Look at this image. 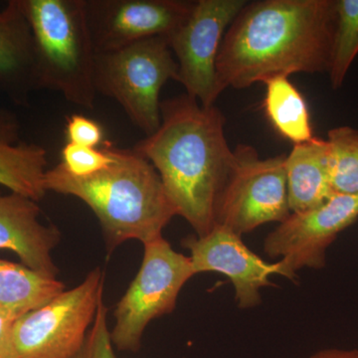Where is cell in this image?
I'll return each instance as SVG.
<instances>
[{"instance_id":"obj_1","label":"cell","mask_w":358,"mask_h":358,"mask_svg":"<svg viewBox=\"0 0 358 358\" xmlns=\"http://www.w3.org/2000/svg\"><path fill=\"white\" fill-rule=\"evenodd\" d=\"M336 0L249 2L229 26L216 72L222 91L294 73H329Z\"/></svg>"},{"instance_id":"obj_2","label":"cell","mask_w":358,"mask_h":358,"mask_svg":"<svg viewBox=\"0 0 358 358\" xmlns=\"http://www.w3.org/2000/svg\"><path fill=\"white\" fill-rule=\"evenodd\" d=\"M160 115L159 129L133 148L157 169L176 215L205 236L215 226L216 203L234 159L225 117L186 93L162 101Z\"/></svg>"},{"instance_id":"obj_3","label":"cell","mask_w":358,"mask_h":358,"mask_svg":"<svg viewBox=\"0 0 358 358\" xmlns=\"http://www.w3.org/2000/svg\"><path fill=\"white\" fill-rule=\"evenodd\" d=\"M113 157L109 166L87 178H75L60 164L47 171V192L77 197L98 218L108 253L136 239L143 244L162 237L176 215L155 166L134 148L105 141Z\"/></svg>"},{"instance_id":"obj_4","label":"cell","mask_w":358,"mask_h":358,"mask_svg":"<svg viewBox=\"0 0 358 358\" xmlns=\"http://www.w3.org/2000/svg\"><path fill=\"white\" fill-rule=\"evenodd\" d=\"M34 43L39 89L93 110L96 52L83 0H20Z\"/></svg>"},{"instance_id":"obj_5","label":"cell","mask_w":358,"mask_h":358,"mask_svg":"<svg viewBox=\"0 0 358 358\" xmlns=\"http://www.w3.org/2000/svg\"><path fill=\"white\" fill-rule=\"evenodd\" d=\"M178 64L169 39L141 40L107 53L96 54L94 85L96 94L114 99L145 136L162 122L159 95L169 80L178 82Z\"/></svg>"},{"instance_id":"obj_6","label":"cell","mask_w":358,"mask_h":358,"mask_svg":"<svg viewBox=\"0 0 358 358\" xmlns=\"http://www.w3.org/2000/svg\"><path fill=\"white\" fill-rule=\"evenodd\" d=\"M143 246L140 271L115 307L110 331L113 345L121 352L140 350L148 324L176 310L179 293L196 275L190 257L174 251L164 237Z\"/></svg>"},{"instance_id":"obj_7","label":"cell","mask_w":358,"mask_h":358,"mask_svg":"<svg viewBox=\"0 0 358 358\" xmlns=\"http://www.w3.org/2000/svg\"><path fill=\"white\" fill-rule=\"evenodd\" d=\"M215 207V225L242 236L292 213L287 187L286 155L260 159L255 148L239 145Z\"/></svg>"},{"instance_id":"obj_8","label":"cell","mask_w":358,"mask_h":358,"mask_svg":"<svg viewBox=\"0 0 358 358\" xmlns=\"http://www.w3.org/2000/svg\"><path fill=\"white\" fill-rule=\"evenodd\" d=\"M105 274L94 268L83 282L14 320L18 358H72L83 345L103 300Z\"/></svg>"},{"instance_id":"obj_9","label":"cell","mask_w":358,"mask_h":358,"mask_svg":"<svg viewBox=\"0 0 358 358\" xmlns=\"http://www.w3.org/2000/svg\"><path fill=\"white\" fill-rule=\"evenodd\" d=\"M248 3L246 0H199L192 13L169 37L178 64V82L186 94L205 108L215 106L222 93L216 61L224 35Z\"/></svg>"},{"instance_id":"obj_10","label":"cell","mask_w":358,"mask_h":358,"mask_svg":"<svg viewBox=\"0 0 358 358\" xmlns=\"http://www.w3.org/2000/svg\"><path fill=\"white\" fill-rule=\"evenodd\" d=\"M357 219L358 195L336 193L319 206L292 212L266 237L264 251L280 258L285 278L294 281L301 268L326 267L327 249Z\"/></svg>"},{"instance_id":"obj_11","label":"cell","mask_w":358,"mask_h":358,"mask_svg":"<svg viewBox=\"0 0 358 358\" xmlns=\"http://www.w3.org/2000/svg\"><path fill=\"white\" fill-rule=\"evenodd\" d=\"M96 54L107 53L152 37L169 38L185 22L195 1L83 0Z\"/></svg>"},{"instance_id":"obj_12","label":"cell","mask_w":358,"mask_h":358,"mask_svg":"<svg viewBox=\"0 0 358 358\" xmlns=\"http://www.w3.org/2000/svg\"><path fill=\"white\" fill-rule=\"evenodd\" d=\"M190 251L196 274L217 272L230 280L240 308H255L262 303L260 289L272 286L270 277H285L282 261L267 262L245 245L242 236L215 225L205 236H188L181 242Z\"/></svg>"},{"instance_id":"obj_13","label":"cell","mask_w":358,"mask_h":358,"mask_svg":"<svg viewBox=\"0 0 358 358\" xmlns=\"http://www.w3.org/2000/svg\"><path fill=\"white\" fill-rule=\"evenodd\" d=\"M40 212L35 200L14 192L0 194V250L13 252L26 267L56 278L59 271L51 252L61 235L56 226L40 222Z\"/></svg>"},{"instance_id":"obj_14","label":"cell","mask_w":358,"mask_h":358,"mask_svg":"<svg viewBox=\"0 0 358 358\" xmlns=\"http://www.w3.org/2000/svg\"><path fill=\"white\" fill-rule=\"evenodd\" d=\"M0 86L20 105L39 89L31 28L20 0L0 11Z\"/></svg>"},{"instance_id":"obj_15","label":"cell","mask_w":358,"mask_h":358,"mask_svg":"<svg viewBox=\"0 0 358 358\" xmlns=\"http://www.w3.org/2000/svg\"><path fill=\"white\" fill-rule=\"evenodd\" d=\"M329 141L313 138L294 145L287 155L286 174L291 212H301L324 203L334 194Z\"/></svg>"},{"instance_id":"obj_16","label":"cell","mask_w":358,"mask_h":358,"mask_svg":"<svg viewBox=\"0 0 358 358\" xmlns=\"http://www.w3.org/2000/svg\"><path fill=\"white\" fill-rule=\"evenodd\" d=\"M64 291V282L55 277L0 259V313L7 317L17 320Z\"/></svg>"},{"instance_id":"obj_17","label":"cell","mask_w":358,"mask_h":358,"mask_svg":"<svg viewBox=\"0 0 358 358\" xmlns=\"http://www.w3.org/2000/svg\"><path fill=\"white\" fill-rule=\"evenodd\" d=\"M47 152L35 143L0 141V185L38 202L46 194Z\"/></svg>"},{"instance_id":"obj_18","label":"cell","mask_w":358,"mask_h":358,"mask_svg":"<svg viewBox=\"0 0 358 358\" xmlns=\"http://www.w3.org/2000/svg\"><path fill=\"white\" fill-rule=\"evenodd\" d=\"M264 109L278 133L294 145L312 140L313 129L305 98L288 77L266 82Z\"/></svg>"},{"instance_id":"obj_19","label":"cell","mask_w":358,"mask_h":358,"mask_svg":"<svg viewBox=\"0 0 358 358\" xmlns=\"http://www.w3.org/2000/svg\"><path fill=\"white\" fill-rule=\"evenodd\" d=\"M358 55V0H336V23L329 74L331 87L341 88Z\"/></svg>"},{"instance_id":"obj_20","label":"cell","mask_w":358,"mask_h":358,"mask_svg":"<svg viewBox=\"0 0 358 358\" xmlns=\"http://www.w3.org/2000/svg\"><path fill=\"white\" fill-rule=\"evenodd\" d=\"M331 145V185L338 194L358 195V129L343 126L327 134Z\"/></svg>"},{"instance_id":"obj_21","label":"cell","mask_w":358,"mask_h":358,"mask_svg":"<svg viewBox=\"0 0 358 358\" xmlns=\"http://www.w3.org/2000/svg\"><path fill=\"white\" fill-rule=\"evenodd\" d=\"M60 164L75 178H87L103 171L113 162L107 148H85L67 143L61 152Z\"/></svg>"},{"instance_id":"obj_22","label":"cell","mask_w":358,"mask_h":358,"mask_svg":"<svg viewBox=\"0 0 358 358\" xmlns=\"http://www.w3.org/2000/svg\"><path fill=\"white\" fill-rule=\"evenodd\" d=\"M108 308L101 301L82 348L72 358H117L107 322Z\"/></svg>"},{"instance_id":"obj_23","label":"cell","mask_w":358,"mask_h":358,"mask_svg":"<svg viewBox=\"0 0 358 358\" xmlns=\"http://www.w3.org/2000/svg\"><path fill=\"white\" fill-rule=\"evenodd\" d=\"M67 143L80 147L98 148L103 143V129L98 122L83 115H71L66 119Z\"/></svg>"},{"instance_id":"obj_24","label":"cell","mask_w":358,"mask_h":358,"mask_svg":"<svg viewBox=\"0 0 358 358\" xmlns=\"http://www.w3.org/2000/svg\"><path fill=\"white\" fill-rule=\"evenodd\" d=\"M20 124L16 115L9 110L0 109V141L6 143H18Z\"/></svg>"},{"instance_id":"obj_25","label":"cell","mask_w":358,"mask_h":358,"mask_svg":"<svg viewBox=\"0 0 358 358\" xmlns=\"http://www.w3.org/2000/svg\"><path fill=\"white\" fill-rule=\"evenodd\" d=\"M14 320L0 313V358H18L13 341Z\"/></svg>"},{"instance_id":"obj_26","label":"cell","mask_w":358,"mask_h":358,"mask_svg":"<svg viewBox=\"0 0 358 358\" xmlns=\"http://www.w3.org/2000/svg\"><path fill=\"white\" fill-rule=\"evenodd\" d=\"M308 358H358V350L343 348H326L313 353Z\"/></svg>"}]
</instances>
